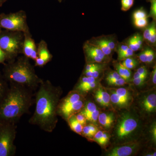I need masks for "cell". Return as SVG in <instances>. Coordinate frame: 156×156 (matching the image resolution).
<instances>
[{
	"label": "cell",
	"mask_w": 156,
	"mask_h": 156,
	"mask_svg": "<svg viewBox=\"0 0 156 156\" xmlns=\"http://www.w3.org/2000/svg\"><path fill=\"white\" fill-rule=\"evenodd\" d=\"M36 95V106L29 120L43 131L52 132L58 122L57 109L62 91L49 80L42 81Z\"/></svg>",
	"instance_id": "6da1fadb"
},
{
	"label": "cell",
	"mask_w": 156,
	"mask_h": 156,
	"mask_svg": "<svg viewBox=\"0 0 156 156\" xmlns=\"http://www.w3.org/2000/svg\"><path fill=\"white\" fill-rule=\"evenodd\" d=\"M32 92L24 87L10 85L0 101V123L15 124L27 113L33 102Z\"/></svg>",
	"instance_id": "7a4b0ae2"
},
{
	"label": "cell",
	"mask_w": 156,
	"mask_h": 156,
	"mask_svg": "<svg viewBox=\"0 0 156 156\" xmlns=\"http://www.w3.org/2000/svg\"><path fill=\"white\" fill-rule=\"evenodd\" d=\"M4 64L3 76L10 85L21 86L33 91L43 80L37 75L30 58L24 55Z\"/></svg>",
	"instance_id": "3957f363"
},
{
	"label": "cell",
	"mask_w": 156,
	"mask_h": 156,
	"mask_svg": "<svg viewBox=\"0 0 156 156\" xmlns=\"http://www.w3.org/2000/svg\"><path fill=\"white\" fill-rule=\"evenodd\" d=\"M139 116L136 112L127 109L117 117L111 134L115 145L137 140L142 130Z\"/></svg>",
	"instance_id": "277c9868"
},
{
	"label": "cell",
	"mask_w": 156,
	"mask_h": 156,
	"mask_svg": "<svg viewBox=\"0 0 156 156\" xmlns=\"http://www.w3.org/2000/svg\"><path fill=\"white\" fill-rule=\"evenodd\" d=\"M24 38L22 32L0 28V48L5 54L7 62L14 61L22 54Z\"/></svg>",
	"instance_id": "5b68a950"
},
{
	"label": "cell",
	"mask_w": 156,
	"mask_h": 156,
	"mask_svg": "<svg viewBox=\"0 0 156 156\" xmlns=\"http://www.w3.org/2000/svg\"><path fill=\"white\" fill-rule=\"evenodd\" d=\"M85 103L86 101L83 94L74 89L65 97L60 100L57 109V113L67 121L72 115L80 112Z\"/></svg>",
	"instance_id": "8992f818"
},
{
	"label": "cell",
	"mask_w": 156,
	"mask_h": 156,
	"mask_svg": "<svg viewBox=\"0 0 156 156\" xmlns=\"http://www.w3.org/2000/svg\"><path fill=\"white\" fill-rule=\"evenodd\" d=\"M0 28L22 32L24 34L30 33L26 13L23 10L8 14H0Z\"/></svg>",
	"instance_id": "52a82bcc"
},
{
	"label": "cell",
	"mask_w": 156,
	"mask_h": 156,
	"mask_svg": "<svg viewBox=\"0 0 156 156\" xmlns=\"http://www.w3.org/2000/svg\"><path fill=\"white\" fill-rule=\"evenodd\" d=\"M15 123H0V156L14 155L16 146L14 141L16 137Z\"/></svg>",
	"instance_id": "ba28073f"
},
{
	"label": "cell",
	"mask_w": 156,
	"mask_h": 156,
	"mask_svg": "<svg viewBox=\"0 0 156 156\" xmlns=\"http://www.w3.org/2000/svg\"><path fill=\"white\" fill-rule=\"evenodd\" d=\"M136 108L142 118L150 119L154 116L156 112L155 90H150L139 94L136 98Z\"/></svg>",
	"instance_id": "9c48e42d"
},
{
	"label": "cell",
	"mask_w": 156,
	"mask_h": 156,
	"mask_svg": "<svg viewBox=\"0 0 156 156\" xmlns=\"http://www.w3.org/2000/svg\"><path fill=\"white\" fill-rule=\"evenodd\" d=\"M87 63H107L111 58L105 55L99 48L87 41L83 47Z\"/></svg>",
	"instance_id": "30bf717a"
},
{
	"label": "cell",
	"mask_w": 156,
	"mask_h": 156,
	"mask_svg": "<svg viewBox=\"0 0 156 156\" xmlns=\"http://www.w3.org/2000/svg\"><path fill=\"white\" fill-rule=\"evenodd\" d=\"M141 144L134 141L123 144L115 145L108 151L105 155L107 156H130L138 152L141 148Z\"/></svg>",
	"instance_id": "8fae6325"
},
{
	"label": "cell",
	"mask_w": 156,
	"mask_h": 156,
	"mask_svg": "<svg viewBox=\"0 0 156 156\" xmlns=\"http://www.w3.org/2000/svg\"><path fill=\"white\" fill-rule=\"evenodd\" d=\"M24 35L22 54L26 57L34 61L38 57L37 45L31 33L24 34Z\"/></svg>",
	"instance_id": "7c38bea8"
},
{
	"label": "cell",
	"mask_w": 156,
	"mask_h": 156,
	"mask_svg": "<svg viewBox=\"0 0 156 156\" xmlns=\"http://www.w3.org/2000/svg\"><path fill=\"white\" fill-rule=\"evenodd\" d=\"M110 96L112 106L117 109H127L131 106L133 100L117 94L113 88L107 89Z\"/></svg>",
	"instance_id": "4fadbf2b"
},
{
	"label": "cell",
	"mask_w": 156,
	"mask_h": 156,
	"mask_svg": "<svg viewBox=\"0 0 156 156\" xmlns=\"http://www.w3.org/2000/svg\"><path fill=\"white\" fill-rule=\"evenodd\" d=\"M116 115L113 111L100 112L98 117L99 125L106 131L111 130L116 120Z\"/></svg>",
	"instance_id": "5bb4252c"
},
{
	"label": "cell",
	"mask_w": 156,
	"mask_h": 156,
	"mask_svg": "<svg viewBox=\"0 0 156 156\" xmlns=\"http://www.w3.org/2000/svg\"><path fill=\"white\" fill-rule=\"evenodd\" d=\"M87 42L99 48L105 55L111 58L112 54L113 52L110 49L107 44L106 36L93 37L87 41Z\"/></svg>",
	"instance_id": "9a60e30c"
},
{
	"label": "cell",
	"mask_w": 156,
	"mask_h": 156,
	"mask_svg": "<svg viewBox=\"0 0 156 156\" xmlns=\"http://www.w3.org/2000/svg\"><path fill=\"white\" fill-rule=\"evenodd\" d=\"M37 53L38 57L44 62L46 64L53 58V55L49 51L48 44L44 40H41L37 45Z\"/></svg>",
	"instance_id": "2e32d148"
},
{
	"label": "cell",
	"mask_w": 156,
	"mask_h": 156,
	"mask_svg": "<svg viewBox=\"0 0 156 156\" xmlns=\"http://www.w3.org/2000/svg\"><path fill=\"white\" fill-rule=\"evenodd\" d=\"M144 40L143 37L141 35L136 34L133 36L130 37L125 43L128 48L134 52H136L142 48Z\"/></svg>",
	"instance_id": "e0dca14e"
},
{
	"label": "cell",
	"mask_w": 156,
	"mask_h": 156,
	"mask_svg": "<svg viewBox=\"0 0 156 156\" xmlns=\"http://www.w3.org/2000/svg\"><path fill=\"white\" fill-rule=\"evenodd\" d=\"M114 66L115 69L116 71L127 82L131 80V76H132L131 70L128 69V68L124 66L120 62H115L114 63Z\"/></svg>",
	"instance_id": "ac0fdd59"
},
{
	"label": "cell",
	"mask_w": 156,
	"mask_h": 156,
	"mask_svg": "<svg viewBox=\"0 0 156 156\" xmlns=\"http://www.w3.org/2000/svg\"><path fill=\"white\" fill-rule=\"evenodd\" d=\"M67 121L71 129L77 134L81 135L83 126L78 122L75 115L70 116Z\"/></svg>",
	"instance_id": "d6986e66"
},
{
	"label": "cell",
	"mask_w": 156,
	"mask_h": 156,
	"mask_svg": "<svg viewBox=\"0 0 156 156\" xmlns=\"http://www.w3.org/2000/svg\"><path fill=\"white\" fill-rule=\"evenodd\" d=\"M98 80H99V79H96L92 77L86 76H82L80 78L77 84L76 85L74 89L80 92L82 89L89 84Z\"/></svg>",
	"instance_id": "ffe728a7"
},
{
	"label": "cell",
	"mask_w": 156,
	"mask_h": 156,
	"mask_svg": "<svg viewBox=\"0 0 156 156\" xmlns=\"http://www.w3.org/2000/svg\"><path fill=\"white\" fill-rule=\"evenodd\" d=\"M98 86L97 91L99 93L101 98L103 101L104 107H109L112 106L111 103L110 96L107 90L104 87L101 86Z\"/></svg>",
	"instance_id": "44dd1931"
},
{
	"label": "cell",
	"mask_w": 156,
	"mask_h": 156,
	"mask_svg": "<svg viewBox=\"0 0 156 156\" xmlns=\"http://www.w3.org/2000/svg\"><path fill=\"white\" fill-rule=\"evenodd\" d=\"M106 63H105L100 67L88 72H83V76H86L92 77L99 79V77L102 74L106 66Z\"/></svg>",
	"instance_id": "7402d4cb"
},
{
	"label": "cell",
	"mask_w": 156,
	"mask_h": 156,
	"mask_svg": "<svg viewBox=\"0 0 156 156\" xmlns=\"http://www.w3.org/2000/svg\"><path fill=\"white\" fill-rule=\"evenodd\" d=\"M9 88L8 82L5 80L2 74L0 72V101L5 95Z\"/></svg>",
	"instance_id": "603a6c76"
},
{
	"label": "cell",
	"mask_w": 156,
	"mask_h": 156,
	"mask_svg": "<svg viewBox=\"0 0 156 156\" xmlns=\"http://www.w3.org/2000/svg\"><path fill=\"white\" fill-rule=\"evenodd\" d=\"M121 63L128 69L131 70L134 69L137 66L138 62L136 58L131 57L122 60Z\"/></svg>",
	"instance_id": "cb8c5ba5"
},
{
	"label": "cell",
	"mask_w": 156,
	"mask_h": 156,
	"mask_svg": "<svg viewBox=\"0 0 156 156\" xmlns=\"http://www.w3.org/2000/svg\"><path fill=\"white\" fill-rule=\"evenodd\" d=\"M155 27V21L154 20L153 22L149 26H148L147 28L144 31L143 36V38L148 43L149 42L151 36L152 34L153 30L154 29Z\"/></svg>",
	"instance_id": "d4e9b609"
},
{
	"label": "cell",
	"mask_w": 156,
	"mask_h": 156,
	"mask_svg": "<svg viewBox=\"0 0 156 156\" xmlns=\"http://www.w3.org/2000/svg\"><path fill=\"white\" fill-rule=\"evenodd\" d=\"M118 55V59L119 60L122 61L124 59L129 58V57H133L134 55V52L129 48L126 51L119 53Z\"/></svg>",
	"instance_id": "484cf974"
},
{
	"label": "cell",
	"mask_w": 156,
	"mask_h": 156,
	"mask_svg": "<svg viewBox=\"0 0 156 156\" xmlns=\"http://www.w3.org/2000/svg\"><path fill=\"white\" fill-rule=\"evenodd\" d=\"M151 48L147 47L144 50H142L140 53L137 55V57L139 58L140 61L143 63L147 64L148 56L149 53L150 49Z\"/></svg>",
	"instance_id": "4316f807"
},
{
	"label": "cell",
	"mask_w": 156,
	"mask_h": 156,
	"mask_svg": "<svg viewBox=\"0 0 156 156\" xmlns=\"http://www.w3.org/2000/svg\"><path fill=\"white\" fill-rule=\"evenodd\" d=\"M106 82L109 86H116V87L123 86L128 83L122 78L119 79L110 80L106 81Z\"/></svg>",
	"instance_id": "83f0119b"
},
{
	"label": "cell",
	"mask_w": 156,
	"mask_h": 156,
	"mask_svg": "<svg viewBox=\"0 0 156 156\" xmlns=\"http://www.w3.org/2000/svg\"><path fill=\"white\" fill-rule=\"evenodd\" d=\"M148 75V71L146 67L142 66L137 69L136 72L134 73L133 79L143 77H147Z\"/></svg>",
	"instance_id": "f1b7e54d"
},
{
	"label": "cell",
	"mask_w": 156,
	"mask_h": 156,
	"mask_svg": "<svg viewBox=\"0 0 156 156\" xmlns=\"http://www.w3.org/2000/svg\"><path fill=\"white\" fill-rule=\"evenodd\" d=\"M111 138V134L108 131H104L103 135L101 138L100 145L101 147H104L108 144Z\"/></svg>",
	"instance_id": "f546056e"
},
{
	"label": "cell",
	"mask_w": 156,
	"mask_h": 156,
	"mask_svg": "<svg viewBox=\"0 0 156 156\" xmlns=\"http://www.w3.org/2000/svg\"><path fill=\"white\" fill-rule=\"evenodd\" d=\"M121 10L123 11H127L134 5V0H121Z\"/></svg>",
	"instance_id": "4dcf8cb0"
},
{
	"label": "cell",
	"mask_w": 156,
	"mask_h": 156,
	"mask_svg": "<svg viewBox=\"0 0 156 156\" xmlns=\"http://www.w3.org/2000/svg\"><path fill=\"white\" fill-rule=\"evenodd\" d=\"M85 137H87V139L89 140H93V137H94L95 134H93L89 130L88 125H85L83 126L82 131V134Z\"/></svg>",
	"instance_id": "1f68e13d"
},
{
	"label": "cell",
	"mask_w": 156,
	"mask_h": 156,
	"mask_svg": "<svg viewBox=\"0 0 156 156\" xmlns=\"http://www.w3.org/2000/svg\"><path fill=\"white\" fill-rule=\"evenodd\" d=\"M148 17L146 11L143 8L136 10L133 14V18L134 20H135L141 19V18Z\"/></svg>",
	"instance_id": "d6a6232c"
},
{
	"label": "cell",
	"mask_w": 156,
	"mask_h": 156,
	"mask_svg": "<svg viewBox=\"0 0 156 156\" xmlns=\"http://www.w3.org/2000/svg\"><path fill=\"white\" fill-rule=\"evenodd\" d=\"M147 17L134 20V24L137 28H143L148 25Z\"/></svg>",
	"instance_id": "836d02e7"
},
{
	"label": "cell",
	"mask_w": 156,
	"mask_h": 156,
	"mask_svg": "<svg viewBox=\"0 0 156 156\" xmlns=\"http://www.w3.org/2000/svg\"><path fill=\"white\" fill-rule=\"evenodd\" d=\"M122 78L116 71H112L107 75L105 80L106 81L115 79H119Z\"/></svg>",
	"instance_id": "e575fe53"
},
{
	"label": "cell",
	"mask_w": 156,
	"mask_h": 156,
	"mask_svg": "<svg viewBox=\"0 0 156 156\" xmlns=\"http://www.w3.org/2000/svg\"><path fill=\"white\" fill-rule=\"evenodd\" d=\"M151 3L150 12L148 17H151L155 21L156 18V1Z\"/></svg>",
	"instance_id": "d590c367"
},
{
	"label": "cell",
	"mask_w": 156,
	"mask_h": 156,
	"mask_svg": "<svg viewBox=\"0 0 156 156\" xmlns=\"http://www.w3.org/2000/svg\"><path fill=\"white\" fill-rule=\"evenodd\" d=\"M128 48H128V46L125 43H118L117 44L116 47L115 51L117 52L118 54H119V53H122L123 51H126Z\"/></svg>",
	"instance_id": "8d00e7d4"
},
{
	"label": "cell",
	"mask_w": 156,
	"mask_h": 156,
	"mask_svg": "<svg viewBox=\"0 0 156 156\" xmlns=\"http://www.w3.org/2000/svg\"><path fill=\"white\" fill-rule=\"evenodd\" d=\"M76 118L78 122H79L83 126H85L87 123V120L86 117L80 112L78 113L75 115Z\"/></svg>",
	"instance_id": "74e56055"
},
{
	"label": "cell",
	"mask_w": 156,
	"mask_h": 156,
	"mask_svg": "<svg viewBox=\"0 0 156 156\" xmlns=\"http://www.w3.org/2000/svg\"><path fill=\"white\" fill-rule=\"evenodd\" d=\"M147 78L143 77H140L136 78H134L133 79V83H134L135 86L137 87L141 86L143 84H144L145 82L146 79Z\"/></svg>",
	"instance_id": "f35d334b"
},
{
	"label": "cell",
	"mask_w": 156,
	"mask_h": 156,
	"mask_svg": "<svg viewBox=\"0 0 156 156\" xmlns=\"http://www.w3.org/2000/svg\"><path fill=\"white\" fill-rule=\"evenodd\" d=\"M103 132L104 131L99 130L95 134L94 137H93V140H94L95 142H97L99 145H100L101 138H102V135H103Z\"/></svg>",
	"instance_id": "ab89813d"
},
{
	"label": "cell",
	"mask_w": 156,
	"mask_h": 156,
	"mask_svg": "<svg viewBox=\"0 0 156 156\" xmlns=\"http://www.w3.org/2000/svg\"><path fill=\"white\" fill-rule=\"evenodd\" d=\"M155 57V53L152 49H150L149 53L148 56L147 64H151L154 61Z\"/></svg>",
	"instance_id": "60d3db41"
},
{
	"label": "cell",
	"mask_w": 156,
	"mask_h": 156,
	"mask_svg": "<svg viewBox=\"0 0 156 156\" xmlns=\"http://www.w3.org/2000/svg\"><path fill=\"white\" fill-rule=\"evenodd\" d=\"M151 135L152 137L153 142L155 144L156 141V126L155 122L154 123L151 129Z\"/></svg>",
	"instance_id": "b9f144b4"
},
{
	"label": "cell",
	"mask_w": 156,
	"mask_h": 156,
	"mask_svg": "<svg viewBox=\"0 0 156 156\" xmlns=\"http://www.w3.org/2000/svg\"><path fill=\"white\" fill-rule=\"evenodd\" d=\"M94 97H95V99L96 102H97L99 105H100L101 106L103 107V101H102V99H101V98L100 95H99V93L98 92L97 90L95 91V92Z\"/></svg>",
	"instance_id": "7bdbcfd3"
},
{
	"label": "cell",
	"mask_w": 156,
	"mask_h": 156,
	"mask_svg": "<svg viewBox=\"0 0 156 156\" xmlns=\"http://www.w3.org/2000/svg\"><path fill=\"white\" fill-rule=\"evenodd\" d=\"M156 27L153 30L152 34L151 36L149 42V43L151 45H154L156 44Z\"/></svg>",
	"instance_id": "ee69618b"
},
{
	"label": "cell",
	"mask_w": 156,
	"mask_h": 156,
	"mask_svg": "<svg viewBox=\"0 0 156 156\" xmlns=\"http://www.w3.org/2000/svg\"><path fill=\"white\" fill-rule=\"evenodd\" d=\"M151 80L152 83L154 86H155L156 83V65L154 66L153 70L152 72L151 73V76L150 80Z\"/></svg>",
	"instance_id": "f6af8a7d"
},
{
	"label": "cell",
	"mask_w": 156,
	"mask_h": 156,
	"mask_svg": "<svg viewBox=\"0 0 156 156\" xmlns=\"http://www.w3.org/2000/svg\"><path fill=\"white\" fill-rule=\"evenodd\" d=\"M6 61V56L4 51L0 48V64H4Z\"/></svg>",
	"instance_id": "bcb514c9"
},
{
	"label": "cell",
	"mask_w": 156,
	"mask_h": 156,
	"mask_svg": "<svg viewBox=\"0 0 156 156\" xmlns=\"http://www.w3.org/2000/svg\"><path fill=\"white\" fill-rule=\"evenodd\" d=\"M8 0H0V7L2 6L3 4L6 2Z\"/></svg>",
	"instance_id": "7dc6e473"
},
{
	"label": "cell",
	"mask_w": 156,
	"mask_h": 156,
	"mask_svg": "<svg viewBox=\"0 0 156 156\" xmlns=\"http://www.w3.org/2000/svg\"><path fill=\"white\" fill-rule=\"evenodd\" d=\"M147 2H155L156 1V0H146Z\"/></svg>",
	"instance_id": "c3c4849f"
},
{
	"label": "cell",
	"mask_w": 156,
	"mask_h": 156,
	"mask_svg": "<svg viewBox=\"0 0 156 156\" xmlns=\"http://www.w3.org/2000/svg\"><path fill=\"white\" fill-rule=\"evenodd\" d=\"M57 1H58V2L61 3L62 2V0H57Z\"/></svg>",
	"instance_id": "681fc988"
}]
</instances>
